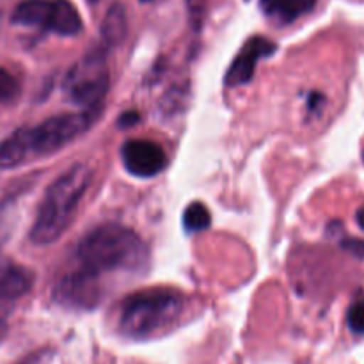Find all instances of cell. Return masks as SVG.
Instances as JSON below:
<instances>
[{"mask_svg": "<svg viewBox=\"0 0 364 364\" xmlns=\"http://www.w3.org/2000/svg\"><path fill=\"white\" fill-rule=\"evenodd\" d=\"M102 109L59 114L36 127L18 128L0 144V167L13 169L39 156L53 155L91 128Z\"/></svg>", "mask_w": 364, "mask_h": 364, "instance_id": "1", "label": "cell"}, {"mask_svg": "<svg viewBox=\"0 0 364 364\" xmlns=\"http://www.w3.org/2000/svg\"><path fill=\"white\" fill-rule=\"evenodd\" d=\"M77 259L82 270L103 279L110 274L141 272L148 263V247L130 228L102 224L78 242Z\"/></svg>", "mask_w": 364, "mask_h": 364, "instance_id": "2", "label": "cell"}, {"mask_svg": "<svg viewBox=\"0 0 364 364\" xmlns=\"http://www.w3.org/2000/svg\"><path fill=\"white\" fill-rule=\"evenodd\" d=\"M91 181V167L77 164L50 185L31 230V240L36 245H50L63 237Z\"/></svg>", "mask_w": 364, "mask_h": 364, "instance_id": "3", "label": "cell"}, {"mask_svg": "<svg viewBox=\"0 0 364 364\" xmlns=\"http://www.w3.org/2000/svg\"><path fill=\"white\" fill-rule=\"evenodd\" d=\"M185 301L171 288H148L124 299L117 313V323L130 338H149L166 331L183 313Z\"/></svg>", "mask_w": 364, "mask_h": 364, "instance_id": "4", "label": "cell"}, {"mask_svg": "<svg viewBox=\"0 0 364 364\" xmlns=\"http://www.w3.org/2000/svg\"><path fill=\"white\" fill-rule=\"evenodd\" d=\"M109 87L110 71L102 48H95L82 55L70 68L63 82L66 98L82 110L102 109Z\"/></svg>", "mask_w": 364, "mask_h": 364, "instance_id": "5", "label": "cell"}, {"mask_svg": "<svg viewBox=\"0 0 364 364\" xmlns=\"http://www.w3.org/2000/svg\"><path fill=\"white\" fill-rule=\"evenodd\" d=\"M13 21L59 36H78L84 27L77 7L70 0H23L14 9Z\"/></svg>", "mask_w": 364, "mask_h": 364, "instance_id": "6", "label": "cell"}, {"mask_svg": "<svg viewBox=\"0 0 364 364\" xmlns=\"http://www.w3.org/2000/svg\"><path fill=\"white\" fill-rule=\"evenodd\" d=\"M103 281L85 272L80 267L59 279L53 288V301L64 308L92 309L103 295Z\"/></svg>", "mask_w": 364, "mask_h": 364, "instance_id": "7", "label": "cell"}, {"mask_svg": "<svg viewBox=\"0 0 364 364\" xmlns=\"http://www.w3.org/2000/svg\"><path fill=\"white\" fill-rule=\"evenodd\" d=\"M121 160L132 176L153 178L167 166L164 148L149 139H130L121 146Z\"/></svg>", "mask_w": 364, "mask_h": 364, "instance_id": "8", "label": "cell"}, {"mask_svg": "<svg viewBox=\"0 0 364 364\" xmlns=\"http://www.w3.org/2000/svg\"><path fill=\"white\" fill-rule=\"evenodd\" d=\"M276 45H274L270 39L262 38V36H256L251 38L244 46L240 48V52L237 53V57L231 63L230 70H228L226 85L230 87H237V85H244L251 82V78L255 77L256 66L262 59L272 55Z\"/></svg>", "mask_w": 364, "mask_h": 364, "instance_id": "9", "label": "cell"}, {"mask_svg": "<svg viewBox=\"0 0 364 364\" xmlns=\"http://www.w3.org/2000/svg\"><path fill=\"white\" fill-rule=\"evenodd\" d=\"M34 276L25 267L14 263L0 265V302L16 301L31 291Z\"/></svg>", "mask_w": 364, "mask_h": 364, "instance_id": "10", "label": "cell"}, {"mask_svg": "<svg viewBox=\"0 0 364 364\" xmlns=\"http://www.w3.org/2000/svg\"><path fill=\"white\" fill-rule=\"evenodd\" d=\"M316 0H259L263 14L277 25H290L311 13Z\"/></svg>", "mask_w": 364, "mask_h": 364, "instance_id": "11", "label": "cell"}, {"mask_svg": "<svg viewBox=\"0 0 364 364\" xmlns=\"http://www.w3.org/2000/svg\"><path fill=\"white\" fill-rule=\"evenodd\" d=\"M127 11L119 2L107 11L102 23V41L105 46H117L127 38Z\"/></svg>", "mask_w": 364, "mask_h": 364, "instance_id": "12", "label": "cell"}, {"mask_svg": "<svg viewBox=\"0 0 364 364\" xmlns=\"http://www.w3.org/2000/svg\"><path fill=\"white\" fill-rule=\"evenodd\" d=\"M210 224H212V215L203 203H192L187 206L183 213V226L188 233L205 231Z\"/></svg>", "mask_w": 364, "mask_h": 364, "instance_id": "13", "label": "cell"}, {"mask_svg": "<svg viewBox=\"0 0 364 364\" xmlns=\"http://www.w3.org/2000/svg\"><path fill=\"white\" fill-rule=\"evenodd\" d=\"M20 95V82L6 68H0V105L13 102Z\"/></svg>", "mask_w": 364, "mask_h": 364, "instance_id": "14", "label": "cell"}, {"mask_svg": "<svg viewBox=\"0 0 364 364\" xmlns=\"http://www.w3.org/2000/svg\"><path fill=\"white\" fill-rule=\"evenodd\" d=\"M347 322L352 333L364 334V299H358V301L350 306L347 315Z\"/></svg>", "mask_w": 364, "mask_h": 364, "instance_id": "15", "label": "cell"}, {"mask_svg": "<svg viewBox=\"0 0 364 364\" xmlns=\"http://www.w3.org/2000/svg\"><path fill=\"white\" fill-rule=\"evenodd\" d=\"M9 213H11L9 208L0 210V247H2L4 242L7 240V235H9V231L7 230L13 226V224H11V219H9Z\"/></svg>", "mask_w": 364, "mask_h": 364, "instance_id": "16", "label": "cell"}, {"mask_svg": "<svg viewBox=\"0 0 364 364\" xmlns=\"http://www.w3.org/2000/svg\"><path fill=\"white\" fill-rule=\"evenodd\" d=\"M345 249H347V251H350L352 255L361 256V258H364V242L350 240V242H347V244H345Z\"/></svg>", "mask_w": 364, "mask_h": 364, "instance_id": "17", "label": "cell"}, {"mask_svg": "<svg viewBox=\"0 0 364 364\" xmlns=\"http://www.w3.org/2000/svg\"><path fill=\"white\" fill-rule=\"evenodd\" d=\"M355 219H358V224L361 226V230H364V206L363 208H359L358 215H355Z\"/></svg>", "mask_w": 364, "mask_h": 364, "instance_id": "18", "label": "cell"}, {"mask_svg": "<svg viewBox=\"0 0 364 364\" xmlns=\"http://www.w3.org/2000/svg\"><path fill=\"white\" fill-rule=\"evenodd\" d=\"M6 331H7L6 322H4V320L0 318V340H2V338H4V334H6Z\"/></svg>", "mask_w": 364, "mask_h": 364, "instance_id": "19", "label": "cell"}, {"mask_svg": "<svg viewBox=\"0 0 364 364\" xmlns=\"http://www.w3.org/2000/svg\"><path fill=\"white\" fill-rule=\"evenodd\" d=\"M142 2H151V0H142Z\"/></svg>", "mask_w": 364, "mask_h": 364, "instance_id": "20", "label": "cell"}]
</instances>
